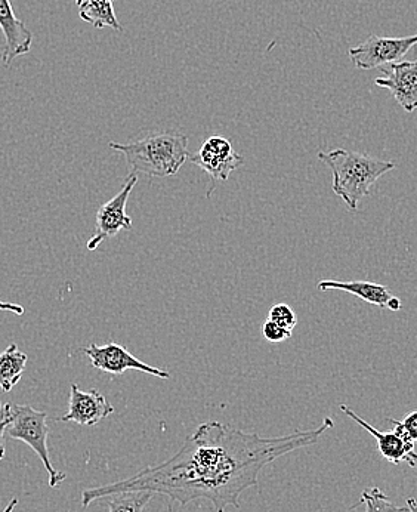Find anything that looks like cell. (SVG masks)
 <instances>
[{"mask_svg": "<svg viewBox=\"0 0 417 512\" xmlns=\"http://www.w3.org/2000/svg\"><path fill=\"white\" fill-rule=\"evenodd\" d=\"M330 428L333 421L326 418L315 430L264 439L221 422H205L169 461L128 480L83 490L82 505L89 507L114 493L147 490L163 493L179 505L208 499L216 512H225L231 505L239 508L240 496L258 484L259 474L268 464L287 453L313 446Z\"/></svg>", "mask_w": 417, "mask_h": 512, "instance_id": "6da1fadb", "label": "cell"}, {"mask_svg": "<svg viewBox=\"0 0 417 512\" xmlns=\"http://www.w3.org/2000/svg\"><path fill=\"white\" fill-rule=\"evenodd\" d=\"M318 159L329 166L333 174V191L347 203L351 211H357L361 200L372 194L376 181L395 168L392 162L345 148L329 153L321 151Z\"/></svg>", "mask_w": 417, "mask_h": 512, "instance_id": "7a4b0ae2", "label": "cell"}, {"mask_svg": "<svg viewBox=\"0 0 417 512\" xmlns=\"http://www.w3.org/2000/svg\"><path fill=\"white\" fill-rule=\"evenodd\" d=\"M125 156L131 174L166 178L178 174L188 157V138L178 132H160L128 144L110 143Z\"/></svg>", "mask_w": 417, "mask_h": 512, "instance_id": "3957f363", "label": "cell"}, {"mask_svg": "<svg viewBox=\"0 0 417 512\" xmlns=\"http://www.w3.org/2000/svg\"><path fill=\"white\" fill-rule=\"evenodd\" d=\"M48 413L33 409L29 404H11V422L6 428V434L11 439L21 440L29 444L48 471L49 486L58 487L67 478V474L55 470L49 456V428L46 424Z\"/></svg>", "mask_w": 417, "mask_h": 512, "instance_id": "277c9868", "label": "cell"}, {"mask_svg": "<svg viewBox=\"0 0 417 512\" xmlns=\"http://www.w3.org/2000/svg\"><path fill=\"white\" fill-rule=\"evenodd\" d=\"M417 45V35L406 37L370 36L355 48L349 49V58L357 69H381L400 61L413 46Z\"/></svg>", "mask_w": 417, "mask_h": 512, "instance_id": "5b68a950", "label": "cell"}, {"mask_svg": "<svg viewBox=\"0 0 417 512\" xmlns=\"http://www.w3.org/2000/svg\"><path fill=\"white\" fill-rule=\"evenodd\" d=\"M137 183V175L132 174L123 184L122 190L98 209L94 236L88 240L89 251H95L101 243L116 237L122 230H131L132 218L126 214V205Z\"/></svg>", "mask_w": 417, "mask_h": 512, "instance_id": "8992f818", "label": "cell"}, {"mask_svg": "<svg viewBox=\"0 0 417 512\" xmlns=\"http://www.w3.org/2000/svg\"><path fill=\"white\" fill-rule=\"evenodd\" d=\"M188 159L212 178V190L209 191L208 197L216 184L225 183L244 162L243 157L234 151L230 140L218 135L208 138L199 153L193 154Z\"/></svg>", "mask_w": 417, "mask_h": 512, "instance_id": "52a82bcc", "label": "cell"}, {"mask_svg": "<svg viewBox=\"0 0 417 512\" xmlns=\"http://www.w3.org/2000/svg\"><path fill=\"white\" fill-rule=\"evenodd\" d=\"M80 351L88 356L89 362L95 369L103 370L110 375H123L126 370H139V372L157 376V378H171V373L168 370L157 369V367L141 362L137 357L132 356L125 347L114 344V342L105 345L91 344Z\"/></svg>", "mask_w": 417, "mask_h": 512, "instance_id": "ba28073f", "label": "cell"}, {"mask_svg": "<svg viewBox=\"0 0 417 512\" xmlns=\"http://www.w3.org/2000/svg\"><path fill=\"white\" fill-rule=\"evenodd\" d=\"M382 77L376 79V85L388 89L397 103L407 113L417 109V60L397 61L381 67Z\"/></svg>", "mask_w": 417, "mask_h": 512, "instance_id": "9c48e42d", "label": "cell"}, {"mask_svg": "<svg viewBox=\"0 0 417 512\" xmlns=\"http://www.w3.org/2000/svg\"><path fill=\"white\" fill-rule=\"evenodd\" d=\"M114 407L97 390L82 391L79 385L71 384L69 412L60 418L61 422H76L79 425L100 424L103 419L113 415Z\"/></svg>", "mask_w": 417, "mask_h": 512, "instance_id": "30bf717a", "label": "cell"}, {"mask_svg": "<svg viewBox=\"0 0 417 512\" xmlns=\"http://www.w3.org/2000/svg\"><path fill=\"white\" fill-rule=\"evenodd\" d=\"M0 30L5 36L2 61L5 67H11L15 58L29 54L32 49L33 35L26 24L18 20L9 0H0Z\"/></svg>", "mask_w": 417, "mask_h": 512, "instance_id": "8fae6325", "label": "cell"}, {"mask_svg": "<svg viewBox=\"0 0 417 512\" xmlns=\"http://www.w3.org/2000/svg\"><path fill=\"white\" fill-rule=\"evenodd\" d=\"M341 410L345 413V415L349 416L352 421L357 422L360 427H363L364 430L369 431L372 434L373 439L378 443L379 452L386 461L391 462V464H401V462H406L407 458H409L410 453L413 452V446L415 443L406 439L400 431L395 430L391 431V433H382V431L376 430L372 425L367 424L363 418L357 415L351 407L345 406V404H341Z\"/></svg>", "mask_w": 417, "mask_h": 512, "instance_id": "7c38bea8", "label": "cell"}, {"mask_svg": "<svg viewBox=\"0 0 417 512\" xmlns=\"http://www.w3.org/2000/svg\"><path fill=\"white\" fill-rule=\"evenodd\" d=\"M318 289L323 292L342 291L351 293L376 307L386 308L392 295L386 286L372 282H341V280H323L318 283Z\"/></svg>", "mask_w": 417, "mask_h": 512, "instance_id": "4fadbf2b", "label": "cell"}, {"mask_svg": "<svg viewBox=\"0 0 417 512\" xmlns=\"http://www.w3.org/2000/svg\"><path fill=\"white\" fill-rule=\"evenodd\" d=\"M79 17L85 23L92 24L95 29H110L123 32L122 24L117 20L113 8V0H76Z\"/></svg>", "mask_w": 417, "mask_h": 512, "instance_id": "5bb4252c", "label": "cell"}, {"mask_svg": "<svg viewBox=\"0 0 417 512\" xmlns=\"http://www.w3.org/2000/svg\"><path fill=\"white\" fill-rule=\"evenodd\" d=\"M27 365V356L18 350L17 344L9 345L0 354V388L5 393L11 391L20 382Z\"/></svg>", "mask_w": 417, "mask_h": 512, "instance_id": "9a60e30c", "label": "cell"}, {"mask_svg": "<svg viewBox=\"0 0 417 512\" xmlns=\"http://www.w3.org/2000/svg\"><path fill=\"white\" fill-rule=\"evenodd\" d=\"M154 493L147 490H129L108 496L110 512H142L145 505L153 499Z\"/></svg>", "mask_w": 417, "mask_h": 512, "instance_id": "2e32d148", "label": "cell"}, {"mask_svg": "<svg viewBox=\"0 0 417 512\" xmlns=\"http://www.w3.org/2000/svg\"><path fill=\"white\" fill-rule=\"evenodd\" d=\"M363 504L366 512H410L409 505L398 507L379 487H370L361 493V501L355 507Z\"/></svg>", "mask_w": 417, "mask_h": 512, "instance_id": "e0dca14e", "label": "cell"}, {"mask_svg": "<svg viewBox=\"0 0 417 512\" xmlns=\"http://www.w3.org/2000/svg\"><path fill=\"white\" fill-rule=\"evenodd\" d=\"M268 319L280 325L281 328L293 330L298 325V317L295 311L287 304H276L268 313Z\"/></svg>", "mask_w": 417, "mask_h": 512, "instance_id": "ac0fdd59", "label": "cell"}, {"mask_svg": "<svg viewBox=\"0 0 417 512\" xmlns=\"http://www.w3.org/2000/svg\"><path fill=\"white\" fill-rule=\"evenodd\" d=\"M389 422H392L395 430L400 431L407 440L412 441V443H416L417 441V410L415 412L409 413L403 421H397V419H388Z\"/></svg>", "mask_w": 417, "mask_h": 512, "instance_id": "d6986e66", "label": "cell"}, {"mask_svg": "<svg viewBox=\"0 0 417 512\" xmlns=\"http://www.w3.org/2000/svg\"><path fill=\"white\" fill-rule=\"evenodd\" d=\"M293 330L281 328L280 325L274 323L273 320L268 319L262 326V335L268 342L273 344H280V342L287 341L292 336Z\"/></svg>", "mask_w": 417, "mask_h": 512, "instance_id": "ffe728a7", "label": "cell"}, {"mask_svg": "<svg viewBox=\"0 0 417 512\" xmlns=\"http://www.w3.org/2000/svg\"><path fill=\"white\" fill-rule=\"evenodd\" d=\"M11 422V404H5L0 410V461L5 458V434Z\"/></svg>", "mask_w": 417, "mask_h": 512, "instance_id": "44dd1931", "label": "cell"}, {"mask_svg": "<svg viewBox=\"0 0 417 512\" xmlns=\"http://www.w3.org/2000/svg\"><path fill=\"white\" fill-rule=\"evenodd\" d=\"M0 311H11V313L17 314V316H23L24 308L18 304H12V302L0 301Z\"/></svg>", "mask_w": 417, "mask_h": 512, "instance_id": "7402d4cb", "label": "cell"}, {"mask_svg": "<svg viewBox=\"0 0 417 512\" xmlns=\"http://www.w3.org/2000/svg\"><path fill=\"white\" fill-rule=\"evenodd\" d=\"M386 308H389V310L392 311H400L401 308H403V304H401L400 299L395 298V296H392L391 301L388 302V307Z\"/></svg>", "mask_w": 417, "mask_h": 512, "instance_id": "603a6c76", "label": "cell"}, {"mask_svg": "<svg viewBox=\"0 0 417 512\" xmlns=\"http://www.w3.org/2000/svg\"><path fill=\"white\" fill-rule=\"evenodd\" d=\"M407 464L410 465V467L417 468V453L415 450H413L412 453H410L409 458H407Z\"/></svg>", "mask_w": 417, "mask_h": 512, "instance_id": "cb8c5ba5", "label": "cell"}, {"mask_svg": "<svg viewBox=\"0 0 417 512\" xmlns=\"http://www.w3.org/2000/svg\"><path fill=\"white\" fill-rule=\"evenodd\" d=\"M407 505H409L410 512H417V501L415 498L407 499Z\"/></svg>", "mask_w": 417, "mask_h": 512, "instance_id": "d4e9b609", "label": "cell"}, {"mask_svg": "<svg viewBox=\"0 0 417 512\" xmlns=\"http://www.w3.org/2000/svg\"><path fill=\"white\" fill-rule=\"evenodd\" d=\"M17 504H18V499H12V501L9 502L8 507H6L5 510H3V512H12V511H14V508L17 507Z\"/></svg>", "mask_w": 417, "mask_h": 512, "instance_id": "484cf974", "label": "cell"}, {"mask_svg": "<svg viewBox=\"0 0 417 512\" xmlns=\"http://www.w3.org/2000/svg\"><path fill=\"white\" fill-rule=\"evenodd\" d=\"M0 410H2V404H0Z\"/></svg>", "mask_w": 417, "mask_h": 512, "instance_id": "4316f807", "label": "cell"}]
</instances>
